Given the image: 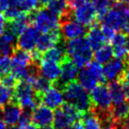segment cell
I'll list each match as a JSON object with an SVG mask.
<instances>
[{"mask_svg": "<svg viewBox=\"0 0 129 129\" xmlns=\"http://www.w3.org/2000/svg\"><path fill=\"white\" fill-rule=\"evenodd\" d=\"M63 129H72V127L70 126V127H66V128H63Z\"/></svg>", "mask_w": 129, "mask_h": 129, "instance_id": "cell-50", "label": "cell"}, {"mask_svg": "<svg viewBox=\"0 0 129 129\" xmlns=\"http://www.w3.org/2000/svg\"><path fill=\"white\" fill-rule=\"evenodd\" d=\"M93 6L97 12V16L101 18L103 15L109 10V6L111 5V0H91Z\"/></svg>", "mask_w": 129, "mask_h": 129, "instance_id": "cell-31", "label": "cell"}, {"mask_svg": "<svg viewBox=\"0 0 129 129\" xmlns=\"http://www.w3.org/2000/svg\"><path fill=\"white\" fill-rule=\"evenodd\" d=\"M115 2H117V3H122V4H124V5H128L129 4V0H114Z\"/></svg>", "mask_w": 129, "mask_h": 129, "instance_id": "cell-44", "label": "cell"}, {"mask_svg": "<svg viewBox=\"0 0 129 129\" xmlns=\"http://www.w3.org/2000/svg\"><path fill=\"white\" fill-rule=\"evenodd\" d=\"M10 129H19L18 128V126H15V125H12L10 127Z\"/></svg>", "mask_w": 129, "mask_h": 129, "instance_id": "cell-48", "label": "cell"}, {"mask_svg": "<svg viewBox=\"0 0 129 129\" xmlns=\"http://www.w3.org/2000/svg\"><path fill=\"white\" fill-rule=\"evenodd\" d=\"M13 90L12 102L17 103L23 109L32 111L40 103L31 83L27 80H18Z\"/></svg>", "mask_w": 129, "mask_h": 129, "instance_id": "cell-3", "label": "cell"}, {"mask_svg": "<svg viewBox=\"0 0 129 129\" xmlns=\"http://www.w3.org/2000/svg\"><path fill=\"white\" fill-rule=\"evenodd\" d=\"M77 77H78V83L86 90H90V91L97 86L98 80L87 67L83 68L78 73Z\"/></svg>", "mask_w": 129, "mask_h": 129, "instance_id": "cell-25", "label": "cell"}, {"mask_svg": "<svg viewBox=\"0 0 129 129\" xmlns=\"http://www.w3.org/2000/svg\"><path fill=\"white\" fill-rule=\"evenodd\" d=\"M41 103L50 108H57L64 103L63 92L56 86H51L41 97Z\"/></svg>", "mask_w": 129, "mask_h": 129, "instance_id": "cell-14", "label": "cell"}, {"mask_svg": "<svg viewBox=\"0 0 129 129\" xmlns=\"http://www.w3.org/2000/svg\"><path fill=\"white\" fill-rule=\"evenodd\" d=\"M74 17L77 22L85 26H91L95 24L97 12L92 3L87 1L74 10Z\"/></svg>", "mask_w": 129, "mask_h": 129, "instance_id": "cell-10", "label": "cell"}, {"mask_svg": "<svg viewBox=\"0 0 129 129\" xmlns=\"http://www.w3.org/2000/svg\"><path fill=\"white\" fill-rule=\"evenodd\" d=\"M41 31L34 25H29L23 32L19 35L17 39L16 47L25 51L35 50L38 43Z\"/></svg>", "mask_w": 129, "mask_h": 129, "instance_id": "cell-9", "label": "cell"}, {"mask_svg": "<svg viewBox=\"0 0 129 129\" xmlns=\"http://www.w3.org/2000/svg\"><path fill=\"white\" fill-rule=\"evenodd\" d=\"M72 129H85V127L83 125L81 120H79V121L74 122V124L72 125Z\"/></svg>", "mask_w": 129, "mask_h": 129, "instance_id": "cell-40", "label": "cell"}, {"mask_svg": "<svg viewBox=\"0 0 129 129\" xmlns=\"http://www.w3.org/2000/svg\"><path fill=\"white\" fill-rule=\"evenodd\" d=\"M78 73V67L73 62V60L70 57H67L60 64L59 78L53 85L62 90L66 85L76 80Z\"/></svg>", "mask_w": 129, "mask_h": 129, "instance_id": "cell-8", "label": "cell"}, {"mask_svg": "<svg viewBox=\"0 0 129 129\" xmlns=\"http://www.w3.org/2000/svg\"><path fill=\"white\" fill-rule=\"evenodd\" d=\"M121 30L129 35V8L126 5H122V24Z\"/></svg>", "mask_w": 129, "mask_h": 129, "instance_id": "cell-33", "label": "cell"}, {"mask_svg": "<svg viewBox=\"0 0 129 129\" xmlns=\"http://www.w3.org/2000/svg\"><path fill=\"white\" fill-rule=\"evenodd\" d=\"M16 40L17 36L15 34L8 28L5 29V31L0 35V53L6 56L12 54L17 43Z\"/></svg>", "mask_w": 129, "mask_h": 129, "instance_id": "cell-19", "label": "cell"}, {"mask_svg": "<svg viewBox=\"0 0 129 129\" xmlns=\"http://www.w3.org/2000/svg\"><path fill=\"white\" fill-rule=\"evenodd\" d=\"M127 65L125 59H121V58H116L109 60L106 63L103 67V75L106 79V81H112L115 79H118V77L122 75L123 70Z\"/></svg>", "mask_w": 129, "mask_h": 129, "instance_id": "cell-13", "label": "cell"}, {"mask_svg": "<svg viewBox=\"0 0 129 129\" xmlns=\"http://www.w3.org/2000/svg\"><path fill=\"white\" fill-rule=\"evenodd\" d=\"M90 97L91 102V110L97 116L108 114L110 112L112 102L108 87L105 83H101L91 90Z\"/></svg>", "mask_w": 129, "mask_h": 129, "instance_id": "cell-4", "label": "cell"}, {"mask_svg": "<svg viewBox=\"0 0 129 129\" xmlns=\"http://www.w3.org/2000/svg\"><path fill=\"white\" fill-rule=\"evenodd\" d=\"M83 114L68 103H63L54 113V129H63L70 127L76 121L81 120Z\"/></svg>", "mask_w": 129, "mask_h": 129, "instance_id": "cell-5", "label": "cell"}, {"mask_svg": "<svg viewBox=\"0 0 129 129\" xmlns=\"http://www.w3.org/2000/svg\"><path fill=\"white\" fill-rule=\"evenodd\" d=\"M40 73L43 77L50 80L54 84L60 75V64L56 61L42 58L40 61Z\"/></svg>", "mask_w": 129, "mask_h": 129, "instance_id": "cell-15", "label": "cell"}, {"mask_svg": "<svg viewBox=\"0 0 129 129\" xmlns=\"http://www.w3.org/2000/svg\"><path fill=\"white\" fill-rule=\"evenodd\" d=\"M37 129H54L53 125H50V126H43V127H39V128Z\"/></svg>", "mask_w": 129, "mask_h": 129, "instance_id": "cell-46", "label": "cell"}, {"mask_svg": "<svg viewBox=\"0 0 129 129\" xmlns=\"http://www.w3.org/2000/svg\"><path fill=\"white\" fill-rule=\"evenodd\" d=\"M120 126L122 129H129V116L121 122Z\"/></svg>", "mask_w": 129, "mask_h": 129, "instance_id": "cell-41", "label": "cell"}, {"mask_svg": "<svg viewBox=\"0 0 129 129\" xmlns=\"http://www.w3.org/2000/svg\"><path fill=\"white\" fill-rule=\"evenodd\" d=\"M104 129H122L121 126L119 124H116V123H113V124H110V125H108L104 127Z\"/></svg>", "mask_w": 129, "mask_h": 129, "instance_id": "cell-42", "label": "cell"}, {"mask_svg": "<svg viewBox=\"0 0 129 129\" xmlns=\"http://www.w3.org/2000/svg\"><path fill=\"white\" fill-rule=\"evenodd\" d=\"M87 1H89V0H67L70 10H75V8H77L81 4L85 3Z\"/></svg>", "mask_w": 129, "mask_h": 129, "instance_id": "cell-38", "label": "cell"}, {"mask_svg": "<svg viewBox=\"0 0 129 129\" xmlns=\"http://www.w3.org/2000/svg\"><path fill=\"white\" fill-rule=\"evenodd\" d=\"M13 5H18V0H0V13Z\"/></svg>", "mask_w": 129, "mask_h": 129, "instance_id": "cell-36", "label": "cell"}, {"mask_svg": "<svg viewBox=\"0 0 129 129\" xmlns=\"http://www.w3.org/2000/svg\"><path fill=\"white\" fill-rule=\"evenodd\" d=\"M83 125L85 129H102V123L99 117L91 109L87 113L83 114L81 118Z\"/></svg>", "mask_w": 129, "mask_h": 129, "instance_id": "cell-26", "label": "cell"}, {"mask_svg": "<svg viewBox=\"0 0 129 129\" xmlns=\"http://www.w3.org/2000/svg\"><path fill=\"white\" fill-rule=\"evenodd\" d=\"M62 91L66 103L73 106L82 114H85L91 109V102L89 93L76 80L66 85Z\"/></svg>", "mask_w": 129, "mask_h": 129, "instance_id": "cell-2", "label": "cell"}, {"mask_svg": "<svg viewBox=\"0 0 129 129\" xmlns=\"http://www.w3.org/2000/svg\"><path fill=\"white\" fill-rule=\"evenodd\" d=\"M126 46H127V48H128L129 50V36L126 37Z\"/></svg>", "mask_w": 129, "mask_h": 129, "instance_id": "cell-47", "label": "cell"}, {"mask_svg": "<svg viewBox=\"0 0 129 129\" xmlns=\"http://www.w3.org/2000/svg\"><path fill=\"white\" fill-rule=\"evenodd\" d=\"M102 31L104 33L105 37H106L107 42H110L111 40H112V38L116 34V30H114V29L109 27V26H107V25H103L102 26Z\"/></svg>", "mask_w": 129, "mask_h": 129, "instance_id": "cell-37", "label": "cell"}, {"mask_svg": "<svg viewBox=\"0 0 129 129\" xmlns=\"http://www.w3.org/2000/svg\"><path fill=\"white\" fill-rule=\"evenodd\" d=\"M0 129H7L6 127V123L4 122V121L2 119H0Z\"/></svg>", "mask_w": 129, "mask_h": 129, "instance_id": "cell-45", "label": "cell"}, {"mask_svg": "<svg viewBox=\"0 0 129 129\" xmlns=\"http://www.w3.org/2000/svg\"><path fill=\"white\" fill-rule=\"evenodd\" d=\"M87 40L89 42L90 48L95 51L103 46L107 42L106 37H105L104 33L102 31V28L99 27V25H95V24L91 25L90 29L88 30Z\"/></svg>", "mask_w": 129, "mask_h": 129, "instance_id": "cell-17", "label": "cell"}, {"mask_svg": "<svg viewBox=\"0 0 129 129\" xmlns=\"http://www.w3.org/2000/svg\"><path fill=\"white\" fill-rule=\"evenodd\" d=\"M13 100V90L11 88L3 85L0 82V108H3L6 105Z\"/></svg>", "mask_w": 129, "mask_h": 129, "instance_id": "cell-28", "label": "cell"}, {"mask_svg": "<svg viewBox=\"0 0 129 129\" xmlns=\"http://www.w3.org/2000/svg\"><path fill=\"white\" fill-rule=\"evenodd\" d=\"M67 57H69V56L67 54V51H66L65 43L60 41L55 46H53L50 49H48L47 51H45L43 54L42 58H45V59L56 61L57 63L61 64Z\"/></svg>", "mask_w": 129, "mask_h": 129, "instance_id": "cell-18", "label": "cell"}, {"mask_svg": "<svg viewBox=\"0 0 129 129\" xmlns=\"http://www.w3.org/2000/svg\"><path fill=\"white\" fill-rule=\"evenodd\" d=\"M108 90H109L111 102L113 103V105H119L121 103H123V102L127 101L122 83L120 82L118 79L112 80L109 83Z\"/></svg>", "mask_w": 129, "mask_h": 129, "instance_id": "cell-22", "label": "cell"}, {"mask_svg": "<svg viewBox=\"0 0 129 129\" xmlns=\"http://www.w3.org/2000/svg\"><path fill=\"white\" fill-rule=\"evenodd\" d=\"M32 18H31V13H25L23 12L20 16L14 20L9 22V25L6 26L9 30L15 34L16 36H19L24 30H25L29 25H31Z\"/></svg>", "mask_w": 129, "mask_h": 129, "instance_id": "cell-21", "label": "cell"}, {"mask_svg": "<svg viewBox=\"0 0 129 129\" xmlns=\"http://www.w3.org/2000/svg\"><path fill=\"white\" fill-rule=\"evenodd\" d=\"M0 82L2 83L3 85H5V86L9 87V88L14 89V87L16 86L18 80L15 78L14 75H12L11 73H9L7 75H5L0 77Z\"/></svg>", "mask_w": 129, "mask_h": 129, "instance_id": "cell-35", "label": "cell"}, {"mask_svg": "<svg viewBox=\"0 0 129 129\" xmlns=\"http://www.w3.org/2000/svg\"><path fill=\"white\" fill-rule=\"evenodd\" d=\"M113 56V49L108 44H104L99 49H97L94 54L95 60L98 61L99 63H107L112 58Z\"/></svg>", "mask_w": 129, "mask_h": 129, "instance_id": "cell-27", "label": "cell"}, {"mask_svg": "<svg viewBox=\"0 0 129 129\" xmlns=\"http://www.w3.org/2000/svg\"><path fill=\"white\" fill-rule=\"evenodd\" d=\"M126 62H127V63H128L129 64V53H128V55H127V57H126Z\"/></svg>", "mask_w": 129, "mask_h": 129, "instance_id": "cell-49", "label": "cell"}, {"mask_svg": "<svg viewBox=\"0 0 129 129\" xmlns=\"http://www.w3.org/2000/svg\"><path fill=\"white\" fill-rule=\"evenodd\" d=\"M40 0H18V6L25 13H32L38 10Z\"/></svg>", "mask_w": 129, "mask_h": 129, "instance_id": "cell-29", "label": "cell"}, {"mask_svg": "<svg viewBox=\"0 0 129 129\" xmlns=\"http://www.w3.org/2000/svg\"><path fill=\"white\" fill-rule=\"evenodd\" d=\"M1 110H2L4 122L10 126L15 125V123L18 122L23 112L22 108L15 102L9 103L3 108H1Z\"/></svg>", "mask_w": 129, "mask_h": 129, "instance_id": "cell-16", "label": "cell"}, {"mask_svg": "<svg viewBox=\"0 0 129 129\" xmlns=\"http://www.w3.org/2000/svg\"><path fill=\"white\" fill-rule=\"evenodd\" d=\"M60 33L62 38L72 40L83 37L87 33V29L85 25L75 19H72V15L70 14L60 19Z\"/></svg>", "mask_w": 129, "mask_h": 129, "instance_id": "cell-7", "label": "cell"}, {"mask_svg": "<svg viewBox=\"0 0 129 129\" xmlns=\"http://www.w3.org/2000/svg\"><path fill=\"white\" fill-rule=\"evenodd\" d=\"M31 18L34 25L43 33L58 30L60 25V19L45 7L36 10L31 14Z\"/></svg>", "mask_w": 129, "mask_h": 129, "instance_id": "cell-6", "label": "cell"}, {"mask_svg": "<svg viewBox=\"0 0 129 129\" xmlns=\"http://www.w3.org/2000/svg\"><path fill=\"white\" fill-rule=\"evenodd\" d=\"M45 7L59 19L71 14L67 0H51Z\"/></svg>", "mask_w": 129, "mask_h": 129, "instance_id": "cell-23", "label": "cell"}, {"mask_svg": "<svg viewBox=\"0 0 129 129\" xmlns=\"http://www.w3.org/2000/svg\"><path fill=\"white\" fill-rule=\"evenodd\" d=\"M11 60L9 56L0 54V77L11 73Z\"/></svg>", "mask_w": 129, "mask_h": 129, "instance_id": "cell-34", "label": "cell"}, {"mask_svg": "<svg viewBox=\"0 0 129 129\" xmlns=\"http://www.w3.org/2000/svg\"><path fill=\"white\" fill-rule=\"evenodd\" d=\"M66 51L69 57L78 68H84L92 58V49L86 38L79 37L69 40L65 43Z\"/></svg>", "mask_w": 129, "mask_h": 129, "instance_id": "cell-1", "label": "cell"}, {"mask_svg": "<svg viewBox=\"0 0 129 129\" xmlns=\"http://www.w3.org/2000/svg\"><path fill=\"white\" fill-rule=\"evenodd\" d=\"M6 26L7 25H6V23H5V18H4V16L0 14V35L5 31Z\"/></svg>", "mask_w": 129, "mask_h": 129, "instance_id": "cell-39", "label": "cell"}, {"mask_svg": "<svg viewBox=\"0 0 129 129\" xmlns=\"http://www.w3.org/2000/svg\"><path fill=\"white\" fill-rule=\"evenodd\" d=\"M110 116L113 122L121 124V122L129 116V102L125 101L119 105H114L110 109Z\"/></svg>", "mask_w": 129, "mask_h": 129, "instance_id": "cell-24", "label": "cell"}, {"mask_svg": "<svg viewBox=\"0 0 129 129\" xmlns=\"http://www.w3.org/2000/svg\"><path fill=\"white\" fill-rule=\"evenodd\" d=\"M22 13H23V11H21L18 5H13L4 11V18L8 20V22H11L14 20L15 18H17L18 16H20Z\"/></svg>", "mask_w": 129, "mask_h": 129, "instance_id": "cell-32", "label": "cell"}, {"mask_svg": "<svg viewBox=\"0 0 129 129\" xmlns=\"http://www.w3.org/2000/svg\"><path fill=\"white\" fill-rule=\"evenodd\" d=\"M113 49V55L116 58L126 59L128 55V48L126 46V37L123 33H116L110 41Z\"/></svg>", "mask_w": 129, "mask_h": 129, "instance_id": "cell-20", "label": "cell"}, {"mask_svg": "<svg viewBox=\"0 0 129 129\" xmlns=\"http://www.w3.org/2000/svg\"><path fill=\"white\" fill-rule=\"evenodd\" d=\"M62 41V35L59 30H55L50 32L41 34L36 45V50L43 54L45 51L52 48L56 44Z\"/></svg>", "mask_w": 129, "mask_h": 129, "instance_id": "cell-12", "label": "cell"}, {"mask_svg": "<svg viewBox=\"0 0 129 129\" xmlns=\"http://www.w3.org/2000/svg\"><path fill=\"white\" fill-rule=\"evenodd\" d=\"M50 1L51 0H40V4L42 5V7H45Z\"/></svg>", "mask_w": 129, "mask_h": 129, "instance_id": "cell-43", "label": "cell"}, {"mask_svg": "<svg viewBox=\"0 0 129 129\" xmlns=\"http://www.w3.org/2000/svg\"><path fill=\"white\" fill-rule=\"evenodd\" d=\"M87 68L90 70L91 74H92L95 77L97 78V80L101 83L106 82V79L104 77L103 75V67L101 63H99L98 61H90L89 64L87 65Z\"/></svg>", "mask_w": 129, "mask_h": 129, "instance_id": "cell-30", "label": "cell"}, {"mask_svg": "<svg viewBox=\"0 0 129 129\" xmlns=\"http://www.w3.org/2000/svg\"><path fill=\"white\" fill-rule=\"evenodd\" d=\"M31 121L38 127L53 125L54 113L46 106L38 105L31 112Z\"/></svg>", "mask_w": 129, "mask_h": 129, "instance_id": "cell-11", "label": "cell"}]
</instances>
